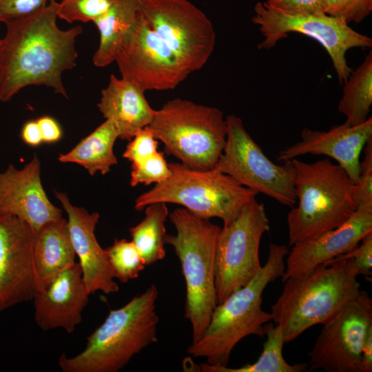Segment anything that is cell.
<instances>
[{
    "instance_id": "277c9868",
    "label": "cell",
    "mask_w": 372,
    "mask_h": 372,
    "mask_svg": "<svg viewBox=\"0 0 372 372\" xmlns=\"http://www.w3.org/2000/svg\"><path fill=\"white\" fill-rule=\"evenodd\" d=\"M158 291L154 284L123 307L112 309L87 338L83 351L65 353L58 363L63 372H117L143 349L157 341Z\"/></svg>"
},
{
    "instance_id": "83f0119b",
    "label": "cell",
    "mask_w": 372,
    "mask_h": 372,
    "mask_svg": "<svg viewBox=\"0 0 372 372\" xmlns=\"http://www.w3.org/2000/svg\"><path fill=\"white\" fill-rule=\"evenodd\" d=\"M115 278L121 282L138 278L145 265L133 242L116 239L105 249Z\"/></svg>"
},
{
    "instance_id": "3957f363",
    "label": "cell",
    "mask_w": 372,
    "mask_h": 372,
    "mask_svg": "<svg viewBox=\"0 0 372 372\" xmlns=\"http://www.w3.org/2000/svg\"><path fill=\"white\" fill-rule=\"evenodd\" d=\"M353 260L320 265L307 274L286 279L282 291L271 306L274 324L289 342L309 328L324 324L360 293Z\"/></svg>"
},
{
    "instance_id": "9c48e42d",
    "label": "cell",
    "mask_w": 372,
    "mask_h": 372,
    "mask_svg": "<svg viewBox=\"0 0 372 372\" xmlns=\"http://www.w3.org/2000/svg\"><path fill=\"white\" fill-rule=\"evenodd\" d=\"M252 22L263 37L258 48L271 49L290 33H298L318 41L331 59L338 81L343 84L352 72L347 52L355 48H369L372 39L352 29L344 21L326 14H307L282 11L258 2Z\"/></svg>"
},
{
    "instance_id": "484cf974",
    "label": "cell",
    "mask_w": 372,
    "mask_h": 372,
    "mask_svg": "<svg viewBox=\"0 0 372 372\" xmlns=\"http://www.w3.org/2000/svg\"><path fill=\"white\" fill-rule=\"evenodd\" d=\"M145 216L138 225L130 229L132 241L143 258L145 266L150 265L165 256V221L169 211L165 203L147 205Z\"/></svg>"
},
{
    "instance_id": "f546056e",
    "label": "cell",
    "mask_w": 372,
    "mask_h": 372,
    "mask_svg": "<svg viewBox=\"0 0 372 372\" xmlns=\"http://www.w3.org/2000/svg\"><path fill=\"white\" fill-rule=\"evenodd\" d=\"M164 154L157 151L142 165L132 166L130 185L135 187L140 183L146 185L158 184L167 180L171 171Z\"/></svg>"
},
{
    "instance_id": "ac0fdd59",
    "label": "cell",
    "mask_w": 372,
    "mask_h": 372,
    "mask_svg": "<svg viewBox=\"0 0 372 372\" xmlns=\"http://www.w3.org/2000/svg\"><path fill=\"white\" fill-rule=\"evenodd\" d=\"M372 231V211L357 208L343 224L318 236L292 245L282 280L302 276L316 267L356 247Z\"/></svg>"
},
{
    "instance_id": "2e32d148",
    "label": "cell",
    "mask_w": 372,
    "mask_h": 372,
    "mask_svg": "<svg viewBox=\"0 0 372 372\" xmlns=\"http://www.w3.org/2000/svg\"><path fill=\"white\" fill-rule=\"evenodd\" d=\"M0 214L25 221L35 234L46 223L62 218L61 209L50 202L43 189L37 155L21 169L10 164L0 173Z\"/></svg>"
},
{
    "instance_id": "e0dca14e",
    "label": "cell",
    "mask_w": 372,
    "mask_h": 372,
    "mask_svg": "<svg viewBox=\"0 0 372 372\" xmlns=\"http://www.w3.org/2000/svg\"><path fill=\"white\" fill-rule=\"evenodd\" d=\"M371 137V117L357 125L344 121L327 131L304 128L300 141L281 150L277 160L285 162L305 154L324 155L335 160L355 184L361 152Z\"/></svg>"
},
{
    "instance_id": "8d00e7d4",
    "label": "cell",
    "mask_w": 372,
    "mask_h": 372,
    "mask_svg": "<svg viewBox=\"0 0 372 372\" xmlns=\"http://www.w3.org/2000/svg\"><path fill=\"white\" fill-rule=\"evenodd\" d=\"M37 122L39 126L43 142L54 143L61 138V129L53 118L43 116L37 120Z\"/></svg>"
},
{
    "instance_id": "6da1fadb",
    "label": "cell",
    "mask_w": 372,
    "mask_h": 372,
    "mask_svg": "<svg viewBox=\"0 0 372 372\" xmlns=\"http://www.w3.org/2000/svg\"><path fill=\"white\" fill-rule=\"evenodd\" d=\"M59 3L6 23L0 39V101H10L28 85H45L68 98L62 74L76 66V39L83 29L56 24Z\"/></svg>"
},
{
    "instance_id": "f35d334b",
    "label": "cell",
    "mask_w": 372,
    "mask_h": 372,
    "mask_svg": "<svg viewBox=\"0 0 372 372\" xmlns=\"http://www.w3.org/2000/svg\"><path fill=\"white\" fill-rule=\"evenodd\" d=\"M362 372L372 371V327L368 330L362 349Z\"/></svg>"
},
{
    "instance_id": "5b68a950",
    "label": "cell",
    "mask_w": 372,
    "mask_h": 372,
    "mask_svg": "<svg viewBox=\"0 0 372 372\" xmlns=\"http://www.w3.org/2000/svg\"><path fill=\"white\" fill-rule=\"evenodd\" d=\"M292 162L298 205L287 218L290 246L338 227L357 209L355 184L338 164L329 158Z\"/></svg>"
},
{
    "instance_id": "7a4b0ae2",
    "label": "cell",
    "mask_w": 372,
    "mask_h": 372,
    "mask_svg": "<svg viewBox=\"0 0 372 372\" xmlns=\"http://www.w3.org/2000/svg\"><path fill=\"white\" fill-rule=\"evenodd\" d=\"M288 253L285 245H269L265 265L249 282L216 304L201 338L188 347L189 355L205 358L214 366H227L232 350L241 340L249 335H265L264 325L272 317L262 309V293L284 275Z\"/></svg>"
},
{
    "instance_id": "ab89813d",
    "label": "cell",
    "mask_w": 372,
    "mask_h": 372,
    "mask_svg": "<svg viewBox=\"0 0 372 372\" xmlns=\"http://www.w3.org/2000/svg\"></svg>"
},
{
    "instance_id": "d590c367",
    "label": "cell",
    "mask_w": 372,
    "mask_h": 372,
    "mask_svg": "<svg viewBox=\"0 0 372 372\" xmlns=\"http://www.w3.org/2000/svg\"><path fill=\"white\" fill-rule=\"evenodd\" d=\"M269 6L289 12L307 14H325L327 0H267Z\"/></svg>"
},
{
    "instance_id": "9a60e30c",
    "label": "cell",
    "mask_w": 372,
    "mask_h": 372,
    "mask_svg": "<svg viewBox=\"0 0 372 372\" xmlns=\"http://www.w3.org/2000/svg\"><path fill=\"white\" fill-rule=\"evenodd\" d=\"M35 240L27 223L0 214V312L32 300L38 291Z\"/></svg>"
},
{
    "instance_id": "ffe728a7",
    "label": "cell",
    "mask_w": 372,
    "mask_h": 372,
    "mask_svg": "<svg viewBox=\"0 0 372 372\" xmlns=\"http://www.w3.org/2000/svg\"><path fill=\"white\" fill-rule=\"evenodd\" d=\"M90 295L79 264L75 262L35 293L34 320L43 331L61 328L71 333L82 322Z\"/></svg>"
},
{
    "instance_id": "d6a6232c",
    "label": "cell",
    "mask_w": 372,
    "mask_h": 372,
    "mask_svg": "<svg viewBox=\"0 0 372 372\" xmlns=\"http://www.w3.org/2000/svg\"><path fill=\"white\" fill-rule=\"evenodd\" d=\"M158 145V140L147 126L130 141L123 157L130 161L132 166H139L157 152Z\"/></svg>"
},
{
    "instance_id": "30bf717a",
    "label": "cell",
    "mask_w": 372,
    "mask_h": 372,
    "mask_svg": "<svg viewBox=\"0 0 372 372\" xmlns=\"http://www.w3.org/2000/svg\"><path fill=\"white\" fill-rule=\"evenodd\" d=\"M226 121V143L215 167L242 186L293 207L297 199L292 160L274 163L247 132L240 118L229 114Z\"/></svg>"
},
{
    "instance_id": "7402d4cb",
    "label": "cell",
    "mask_w": 372,
    "mask_h": 372,
    "mask_svg": "<svg viewBox=\"0 0 372 372\" xmlns=\"http://www.w3.org/2000/svg\"><path fill=\"white\" fill-rule=\"evenodd\" d=\"M75 258L67 220L62 217L44 225L36 234L37 291H43L59 273L74 265Z\"/></svg>"
},
{
    "instance_id": "44dd1931",
    "label": "cell",
    "mask_w": 372,
    "mask_h": 372,
    "mask_svg": "<svg viewBox=\"0 0 372 372\" xmlns=\"http://www.w3.org/2000/svg\"><path fill=\"white\" fill-rule=\"evenodd\" d=\"M141 89L125 79L112 74L107 87L101 90L97 104L103 116L116 125L119 138L131 141L148 126L155 113Z\"/></svg>"
},
{
    "instance_id": "74e56055",
    "label": "cell",
    "mask_w": 372,
    "mask_h": 372,
    "mask_svg": "<svg viewBox=\"0 0 372 372\" xmlns=\"http://www.w3.org/2000/svg\"><path fill=\"white\" fill-rule=\"evenodd\" d=\"M21 136L25 143L32 146H37L43 141L41 132L37 121H29L24 125Z\"/></svg>"
},
{
    "instance_id": "4dcf8cb0",
    "label": "cell",
    "mask_w": 372,
    "mask_h": 372,
    "mask_svg": "<svg viewBox=\"0 0 372 372\" xmlns=\"http://www.w3.org/2000/svg\"><path fill=\"white\" fill-rule=\"evenodd\" d=\"M364 158L360 163V172L355 184V198L357 208L372 211V137L364 149Z\"/></svg>"
},
{
    "instance_id": "d6986e66",
    "label": "cell",
    "mask_w": 372,
    "mask_h": 372,
    "mask_svg": "<svg viewBox=\"0 0 372 372\" xmlns=\"http://www.w3.org/2000/svg\"><path fill=\"white\" fill-rule=\"evenodd\" d=\"M68 216L70 240L79 259L82 276L88 292L105 294L119 290L105 249L98 242L94 231L99 220L98 212L89 213L85 208L73 205L67 194L55 192Z\"/></svg>"
},
{
    "instance_id": "7c38bea8",
    "label": "cell",
    "mask_w": 372,
    "mask_h": 372,
    "mask_svg": "<svg viewBox=\"0 0 372 372\" xmlns=\"http://www.w3.org/2000/svg\"><path fill=\"white\" fill-rule=\"evenodd\" d=\"M139 12L190 73L207 62L216 32L205 14L188 0H143Z\"/></svg>"
},
{
    "instance_id": "ba28073f",
    "label": "cell",
    "mask_w": 372,
    "mask_h": 372,
    "mask_svg": "<svg viewBox=\"0 0 372 372\" xmlns=\"http://www.w3.org/2000/svg\"><path fill=\"white\" fill-rule=\"evenodd\" d=\"M168 165L169 178L141 194L135 200L136 210L154 203H174L203 218H218L227 225L258 194L216 167L198 170L180 163Z\"/></svg>"
},
{
    "instance_id": "603a6c76",
    "label": "cell",
    "mask_w": 372,
    "mask_h": 372,
    "mask_svg": "<svg viewBox=\"0 0 372 372\" xmlns=\"http://www.w3.org/2000/svg\"><path fill=\"white\" fill-rule=\"evenodd\" d=\"M118 138L119 133L115 124L105 119L72 150L61 154L58 160L61 163H73L81 165L91 176L97 172L104 175L110 171L112 166L118 163L113 150Z\"/></svg>"
},
{
    "instance_id": "e575fe53",
    "label": "cell",
    "mask_w": 372,
    "mask_h": 372,
    "mask_svg": "<svg viewBox=\"0 0 372 372\" xmlns=\"http://www.w3.org/2000/svg\"><path fill=\"white\" fill-rule=\"evenodd\" d=\"M51 0H0V22L30 15L45 7Z\"/></svg>"
},
{
    "instance_id": "8fae6325",
    "label": "cell",
    "mask_w": 372,
    "mask_h": 372,
    "mask_svg": "<svg viewBox=\"0 0 372 372\" xmlns=\"http://www.w3.org/2000/svg\"><path fill=\"white\" fill-rule=\"evenodd\" d=\"M265 206L252 198L234 220L218 233L215 253L217 304L249 282L262 268L259 257L262 235L269 231Z\"/></svg>"
},
{
    "instance_id": "52a82bcc",
    "label": "cell",
    "mask_w": 372,
    "mask_h": 372,
    "mask_svg": "<svg viewBox=\"0 0 372 372\" xmlns=\"http://www.w3.org/2000/svg\"><path fill=\"white\" fill-rule=\"evenodd\" d=\"M148 126L164 144L167 154L198 170L215 167L227 134L226 118L220 110L179 98L155 110Z\"/></svg>"
},
{
    "instance_id": "cb8c5ba5",
    "label": "cell",
    "mask_w": 372,
    "mask_h": 372,
    "mask_svg": "<svg viewBox=\"0 0 372 372\" xmlns=\"http://www.w3.org/2000/svg\"><path fill=\"white\" fill-rule=\"evenodd\" d=\"M143 0H115L107 10L94 21L100 34V43L93 56L97 67L115 61L121 41L139 12Z\"/></svg>"
},
{
    "instance_id": "836d02e7",
    "label": "cell",
    "mask_w": 372,
    "mask_h": 372,
    "mask_svg": "<svg viewBox=\"0 0 372 372\" xmlns=\"http://www.w3.org/2000/svg\"><path fill=\"white\" fill-rule=\"evenodd\" d=\"M360 242L351 251L329 261L351 258L358 274L369 277L372 274V231L366 234Z\"/></svg>"
},
{
    "instance_id": "8992f818",
    "label": "cell",
    "mask_w": 372,
    "mask_h": 372,
    "mask_svg": "<svg viewBox=\"0 0 372 372\" xmlns=\"http://www.w3.org/2000/svg\"><path fill=\"white\" fill-rule=\"evenodd\" d=\"M168 217L176 234H166L165 242L172 246L180 263L186 285L185 317L192 325L195 342L205 331L217 304L215 253L221 227L183 207Z\"/></svg>"
},
{
    "instance_id": "1f68e13d",
    "label": "cell",
    "mask_w": 372,
    "mask_h": 372,
    "mask_svg": "<svg viewBox=\"0 0 372 372\" xmlns=\"http://www.w3.org/2000/svg\"><path fill=\"white\" fill-rule=\"evenodd\" d=\"M372 11V0H327L325 14L347 23H360Z\"/></svg>"
},
{
    "instance_id": "5bb4252c",
    "label": "cell",
    "mask_w": 372,
    "mask_h": 372,
    "mask_svg": "<svg viewBox=\"0 0 372 372\" xmlns=\"http://www.w3.org/2000/svg\"><path fill=\"white\" fill-rule=\"evenodd\" d=\"M323 327L309 352L308 371L362 372L361 354L372 327V300L366 291L345 305Z\"/></svg>"
},
{
    "instance_id": "f1b7e54d",
    "label": "cell",
    "mask_w": 372,
    "mask_h": 372,
    "mask_svg": "<svg viewBox=\"0 0 372 372\" xmlns=\"http://www.w3.org/2000/svg\"><path fill=\"white\" fill-rule=\"evenodd\" d=\"M115 0H61L57 16L68 23L93 21L103 14Z\"/></svg>"
},
{
    "instance_id": "4fadbf2b",
    "label": "cell",
    "mask_w": 372,
    "mask_h": 372,
    "mask_svg": "<svg viewBox=\"0 0 372 372\" xmlns=\"http://www.w3.org/2000/svg\"><path fill=\"white\" fill-rule=\"evenodd\" d=\"M114 61L121 78L143 92L173 90L189 74L140 12L125 32Z\"/></svg>"
},
{
    "instance_id": "4316f807",
    "label": "cell",
    "mask_w": 372,
    "mask_h": 372,
    "mask_svg": "<svg viewBox=\"0 0 372 372\" xmlns=\"http://www.w3.org/2000/svg\"><path fill=\"white\" fill-rule=\"evenodd\" d=\"M267 340L263 350L253 364H247L239 368L214 366L207 363L200 364V369L203 372H302L308 369V363L294 364L287 363L282 355L285 343L280 327L273 324L264 325Z\"/></svg>"
},
{
    "instance_id": "d4e9b609",
    "label": "cell",
    "mask_w": 372,
    "mask_h": 372,
    "mask_svg": "<svg viewBox=\"0 0 372 372\" xmlns=\"http://www.w3.org/2000/svg\"><path fill=\"white\" fill-rule=\"evenodd\" d=\"M342 96L338 111L346 117L345 122L357 125L366 121L372 105V52L362 63L352 70L343 83Z\"/></svg>"
}]
</instances>
